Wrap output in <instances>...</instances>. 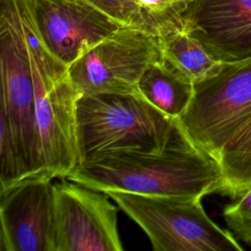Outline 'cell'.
Here are the masks:
<instances>
[{
  "mask_svg": "<svg viewBox=\"0 0 251 251\" xmlns=\"http://www.w3.org/2000/svg\"><path fill=\"white\" fill-rule=\"evenodd\" d=\"M67 178L103 192L151 196L203 197L220 192L223 182L217 160L195 146L177 123L162 152L108 153L79 164Z\"/></svg>",
  "mask_w": 251,
  "mask_h": 251,
  "instance_id": "cell-1",
  "label": "cell"
},
{
  "mask_svg": "<svg viewBox=\"0 0 251 251\" xmlns=\"http://www.w3.org/2000/svg\"><path fill=\"white\" fill-rule=\"evenodd\" d=\"M176 129V119L140 95L99 93L80 95L76 100L79 164L113 152H162Z\"/></svg>",
  "mask_w": 251,
  "mask_h": 251,
  "instance_id": "cell-2",
  "label": "cell"
},
{
  "mask_svg": "<svg viewBox=\"0 0 251 251\" xmlns=\"http://www.w3.org/2000/svg\"><path fill=\"white\" fill-rule=\"evenodd\" d=\"M33 4L34 0H0V122L11 131L27 178L46 176L37 138L27 32Z\"/></svg>",
  "mask_w": 251,
  "mask_h": 251,
  "instance_id": "cell-3",
  "label": "cell"
},
{
  "mask_svg": "<svg viewBox=\"0 0 251 251\" xmlns=\"http://www.w3.org/2000/svg\"><path fill=\"white\" fill-rule=\"evenodd\" d=\"M34 4L27 21L35 89V122L44 174L68 177L78 166L75 104L80 96L68 74V66L54 57L37 29Z\"/></svg>",
  "mask_w": 251,
  "mask_h": 251,
  "instance_id": "cell-4",
  "label": "cell"
},
{
  "mask_svg": "<svg viewBox=\"0 0 251 251\" xmlns=\"http://www.w3.org/2000/svg\"><path fill=\"white\" fill-rule=\"evenodd\" d=\"M149 237L155 251H240L233 233L205 212L199 196L105 192Z\"/></svg>",
  "mask_w": 251,
  "mask_h": 251,
  "instance_id": "cell-5",
  "label": "cell"
},
{
  "mask_svg": "<svg viewBox=\"0 0 251 251\" xmlns=\"http://www.w3.org/2000/svg\"><path fill=\"white\" fill-rule=\"evenodd\" d=\"M251 120V59L223 64L194 84L185 111L176 119L188 139L218 160L225 144Z\"/></svg>",
  "mask_w": 251,
  "mask_h": 251,
  "instance_id": "cell-6",
  "label": "cell"
},
{
  "mask_svg": "<svg viewBox=\"0 0 251 251\" xmlns=\"http://www.w3.org/2000/svg\"><path fill=\"white\" fill-rule=\"evenodd\" d=\"M161 57L159 37L123 26L68 67L80 95L138 93V81Z\"/></svg>",
  "mask_w": 251,
  "mask_h": 251,
  "instance_id": "cell-7",
  "label": "cell"
},
{
  "mask_svg": "<svg viewBox=\"0 0 251 251\" xmlns=\"http://www.w3.org/2000/svg\"><path fill=\"white\" fill-rule=\"evenodd\" d=\"M109 198L68 178L55 183L54 251H122L118 209Z\"/></svg>",
  "mask_w": 251,
  "mask_h": 251,
  "instance_id": "cell-8",
  "label": "cell"
},
{
  "mask_svg": "<svg viewBox=\"0 0 251 251\" xmlns=\"http://www.w3.org/2000/svg\"><path fill=\"white\" fill-rule=\"evenodd\" d=\"M25 178L0 192V250L54 251L55 183Z\"/></svg>",
  "mask_w": 251,
  "mask_h": 251,
  "instance_id": "cell-9",
  "label": "cell"
},
{
  "mask_svg": "<svg viewBox=\"0 0 251 251\" xmlns=\"http://www.w3.org/2000/svg\"><path fill=\"white\" fill-rule=\"evenodd\" d=\"M34 15L46 48L68 67L124 26L85 0H35Z\"/></svg>",
  "mask_w": 251,
  "mask_h": 251,
  "instance_id": "cell-10",
  "label": "cell"
},
{
  "mask_svg": "<svg viewBox=\"0 0 251 251\" xmlns=\"http://www.w3.org/2000/svg\"><path fill=\"white\" fill-rule=\"evenodd\" d=\"M182 24L216 61L251 59V0H191Z\"/></svg>",
  "mask_w": 251,
  "mask_h": 251,
  "instance_id": "cell-11",
  "label": "cell"
},
{
  "mask_svg": "<svg viewBox=\"0 0 251 251\" xmlns=\"http://www.w3.org/2000/svg\"><path fill=\"white\" fill-rule=\"evenodd\" d=\"M159 42L161 62L193 84L214 75L223 65L183 29L159 37Z\"/></svg>",
  "mask_w": 251,
  "mask_h": 251,
  "instance_id": "cell-12",
  "label": "cell"
},
{
  "mask_svg": "<svg viewBox=\"0 0 251 251\" xmlns=\"http://www.w3.org/2000/svg\"><path fill=\"white\" fill-rule=\"evenodd\" d=\"M137 88L139 95L153 107L177 119L191 101L194 84L171 71L159 59L144 72Z\"/></svg>",
  "mask_w": 251,
  "mask_h": 251,
  "instance_id": "cell-13",
  "label": "cell"
},
{
  "mask_svg": "<svg viewBox=\"0 0 251 251\" xmlns=\"http://www.w3.org/2000/svg\"><path fill=\"white\" fill-rule=\"evenodd\" d=\"M217 162L223 176L219 193L235 199L251 188V120L225 144Z\"/></svg>",
  "mask_w": 251,
  "mask_h": 251,
  "instance_id": "cell-14",
  "label": "cell"
},
{
  "mask_svg": "<svg viewBox=\"0 0 251 251\" xmlns=\"http://www.w3.org/2000/svg\"><path fill=\"white\" fill-rule=\"evenodd\" d=\"M190 2L191 0H136L130 27L157 37L180 30Z\"/></svg>",
  "mask_w": 251,
  "mask_h": 251,
  "instance_id": "cell-15",
  "label": "cell"
},
{
  "mask_svg": "<svg viewBox=\"0 0 251 251\" xmlns=\"http://www.w3.org/2000/svg\"><path fill=\"white\" fill-rule=\"evenodd\" d=\"M223 216L233 235L251 245V188L226 206Z\"/></svg>",
  "mask_w": 251,
  "mask_h": 251,
  "instance_id": "cell-16",
  "label": "cell"
},
{
  "mask_svg": "<svg viewBox=\"0 0 251 251\" xmlns=\"http://www.w3.org/2000/svg\"><path fill=\"white\" fill-rule=\"evenodd\" d=\"M124 26H131L136 0H85Z\"/></svg>",
  "mask_w": 251,
  "mask_h": 251,
  "instance_id": "cell-17",
  "label": "cell"
}]
</instances>
